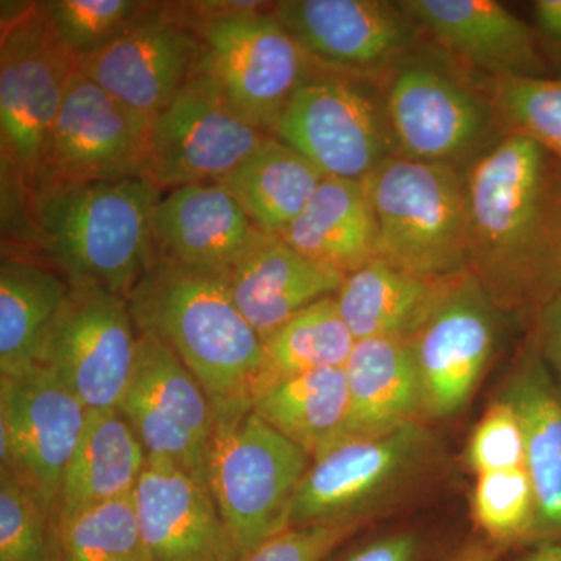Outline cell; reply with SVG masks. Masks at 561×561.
I'll list each match as a JSON object with an SVG mask.
<instances>
[{
    "mask_svg": "<svg viewBox=\"0 0 561 561\" xmlns=\"http://www.w3.org/2000/svg\"><path fill=\"white\" fill-rule=\"evenodd\" d=\"M468 273L515 319L540 317L561 291V161L504 131L465 168Z\"/></svg>",
    "mask_w": 561,
    "mask_h": 561,
    "instance_id": "cell-1",
    "label": "cell"
},
{
    "mask_svg": "<svg viewBox=\"0 0 561 561\" xmlns=\"http://www.w3.org/2000/svg\"><path fill=\"white\" fill-rule=\"evenodd\" d=\"M127 300L136 330L172 350L216 415L253 408L267 375L264 342L232 300L225 273L157 257Z\"/></svg>",
    "mask_w": 561,
    "mask_h": 561,
    "instance_id": "cell-2",
    "label": "cell"
},
{
    "mask_svg": "<svg viewBox=\"0 0 561 561\" xmlns=\"http://www.w3.org/2000/svg\"><path fill=\"white\" fill-rule=\"evenodd\" d=\"M28 192L33 238L69 286L128 298L157 260L161 191L142 176L46 183Z\"/></svg>",
    "mask_w": 561,
    "mask_h": 561,
    "instance_id": "cell-3",
    "label": "cell"
},
{
    "mask_svg": "<svg viewBox=\"0 0 561 561\" xmlns=\"http://www.w3.org/2000/svg\"><path fill=\"white\" fill-rule=\"evenodd\" d=\"M362 183L378 228V260L427 279L468 273L463 168L397 154Z\"/></svg>",
    "mask_w": 561,
    "mask_h": 561,
    "instance_id": "cell-4",
    "label": "cell"
},
{
    "mask_svg": "<svg viewBox=\"0 0 561 561\" xmlns=\"http://www.w3.org/2000/svg\"><path fill=\"white\" fill-rule=\"evenodd\" d=\"M312 460L251 409L216 415L208 486L239 560L287 529Z\"/></svg>",
    "mask_w": 561,
    "mask_h": 561,
    "instance_id": "cell-5",
    "label": "cell"
},
{
    "mask_svg": "<svg viewBox=\"0 0 561 561\" xmlns=\"http://www.w3.org/2000/svg\"><path fill=\"white\" fill-rule=\"evenodd\" d=\"M438 460L426 421L335 443L312 460L291 504L289 527L365 523L397 500Z\"/></svg>",
    "mask_w": 561,
    "mask_h": 561,
    "instance_id": "cell-6",
    "label": "cell"
},
{
    "mask_svg": "<svg viewBox=\"0 0 561 561\" xmlns=\"http://www.w3.org/2000/svg\"><path fill=\"white\" fill-rule=\"evenodd\" d=\"M273 136L334 179L365 180L398 154L382 99L364 77L319 65L291 94Z\"/></svg>",
    "mask_w": 561,
    "mask_h": 561,
    "instance_id": "cell-7",
    "label": "cell"
},
{
    "mask_svg": "<svg viewBox=\"0 0 561 561\" xmlns=\"http://www.w3.org/2000/svg\"><path fill=\"white\" fill-rule=\"evenodd\" d=\"M382 103L398 154L409 160L465 169L501 136L489 92L424 58L405 57L390 70Z\"/></svg>",
    "mask_w": 561,
    "mask_h": 561,
    "instance_id": "cell-8",
    "label": "cell"
},
{
    "mask_svg": "<svg viewBox=\"0 0 561 561\" xmlns=\"http://www.w3.org/2000/svg\"><path fill=\"white\" fill-rule=\"evenodd\" d=\"M77 69L79 62L51 31L39 2L2 18V161L27 191L38 179L44 146Z\"/></svg>",
    "mask_w": 561,
    "mask_h": 561,
    "instance_id": "cell-9",
    "label": "cell"
},
{
    "mask_svg": "<svg viewBox=\"0 0 561 561\" xmlns=\"http://www.w3.org/2000/svg\"><path fill=\"white\" fill-rule=\"evenodd\" d=\"M271 136L232 108L216 81L194 70L150 125L142 179L160 191L219 181Z\"/></svg>",
    "mask_w": 561,
    "mask_h": 561,
    "instance_id": "cell-10",
    "label": "cell"
},
{
    "mask_svg": "<svg viewBox=\"0 0 561 561\" xmlns=\"http://www.w3.org/2000/svg\"><path fill=\"white\" fill-rule=\"evenodd\" d=\"M117 411L138 435L147 463L168 465L208 485L213 402L153 335L139 332L135 370Z\"/></svg>",
    "mask_w": 561,
    "mask_h": 561,
    "instance_id": "cell-11",
    "label": "cell"
},
{
    "mask_svg": "<svg viewBox=\"0 0 561 561\" xmlns=\"http://www.w3.org/2000/svg\"><path fill=\"white\" fill-rule=\"evenodd\" d=\"M197 35L203 50L195 70L216 81L247 121L273 136L284 106L316 62L272 9L214 22Z\"/></svg>",
    "mask_w": 561,
    "mask_h": 561,
    "instance_id": "cell-12",
    "label": "cell"
},
{
    "mask_svg": "<svg viewBox=\"0 0 561 561\" xmlns=\"http://www.w3.org/2000/svg\"><path fill=\"white\" fill-rule=\"evenodd\" d=\"M138 339L127 298L101 287L69 286L41 367L88 411L117 409L135 370Z\"/></svg>",
    "mask_w": 561,
    "mask_h": 561,
    "instance_id": "cell-13",
    "label": "cell"
},
{
    "mask_svg": "<svg viewBox=\"0 0 561 561\" xmlns=\"http://www.w3.org/2000/svg\"><path fill=\"white\" fill-rule=\"evenodd\" d=\"M505 317L470 273L449 280L409 339L426 420L451 419L467 408L496 353Z\"/></svg>",
    "mask_w": 561,
    "mask_h": 561,
    "instance_id": "cell-14",
    "label": "cell"
},
{
    "mask_svg": "<svg viewBox=\"0 0 561 561\" xmlns=\"http://www.w3.org/2000/svg\"><path fill=\"white\" fill-rule=\"evenodd\" d=\"M88 408L44 367L0 376V463L55 513Z\"/></svg>",
    "mask_w": 561,
    "mask_h": 561,
    "instance_id": "cell-15",
    "label": "cell"
},
{
    "mask_svg": "<svg viewBox=\"0 0 561 561\" xmlns=\"http://www.w3.org/2000/svg\"><path fill=\"white\" fill-rule=\"evenodd\" d=\"M272 14L316 65L364 79L409 57L420 31L383 0H283Z\"/></svg>",
    "mask_w": 561,
    "mask_h": 561,
    "instance_id": "cell-16",
    "label": "cell"
},
{
    "mask_svg": "<svg viewBox=\"0 0 561 561\" xmlns=\"http://www.w3.org/2000/svg\"><path fill=\"white\" fill-rule=\"evenodd\" d=\"M202 50V39L158 2L116 39L81 60L79 70L149 133L194 73Z\"/></svg>",
    "mask_w": 561,
    "mask_h": 561,
    "instance_id": "cell-17",
    "label": "cell"
},
{
    "mask_svg": "<svg viewBox=\"0 0 561 561\" xmlns=\"http://www.w3.org/2000/svg\"><path fill=\"white\" fill-rule=\"evenodd\" d=\"M146 139L139 122L77 69L51 125L33 187L142 176Z\"/></svg>",
    "mask_w": 561,
    "mask_h": 561,
    "instance_id": "cell-18",
    "label": "cell"
},
{
    "mask_svg": "<svg viewBox=\"0 0 561 561\" xmlns=\"http://www.w3.org/2000/svg\"><path fill=\"white\" fill-rule=\"evenodd\" d=\"M151 234L158 260L225 275L273 236L262 231L217 181L161 195Z\"/></svg>",
    "mask_w": 561,
    "mask_h": 561,
    "instance_id": "cell-19",
    "label": "cell"
},
{
    "mask_svg": "<svg viewBox=\"0 0 561 561\" xmlns=\"http://www.w3.org/2000/svg\"><path fill=\"white\" fill-rule=\"evenodd\" d=\"M149 561H239L206 483L168 465L147 463L135 493Z\"/></svg>",
    "mask_w": 561,
    "mask_h": 561,
    "instance_id": "cell-20",
    "label": "cell"
},
{
    "mask_svg": "<svg viewBox=\"0 0 561 561\" xmlns=\"http://www.w3.org/2000/svg\"><path fill=\"white\" fill-rule=\"evenodd\" d=\"M421 31L446 50L500 77H545L535 32L496 0H402Z\"/></svg>",
    "mask_w": 561,
    "mask_h": 561,
    "instance_id": "cell-21",
    "label": "cell"
},
{
    "mask_svg": "<svg viewBox=\"0 0 561 561\" xmlns=\"http://www.w3.org/2000/svg\"><path fill=\"white\" fill-rule=\"evenodd\" d=\"M345 275L271 236L227 273L232 300L262 342L313 302L334 297Z\"/></svg>",
    "mask_w": 561,
    "mask_h": 561,
    "instance_id": "cell-22",
    "label": "cell"
},
{
    "mask_svg": "<svg viewBox=\"0 0 561 561\" xmlns=\"http://www.w3.org/2000/svg\"><path fill=\"white\" fill-rule=\"evenodd\" d=\"M505 398L522 421L526 471L537 502V538L561 531V397L537 341L524 351L508 376Z\"/></svg>",
    "mask_w": 561,
    "mask_h": 561,
    "instance_id": "cell-23",
    "label": "cell"
},
{
    "mask_svg": "<svg viewBox=\"0 0 561 561\" xmlns=\"http://www.w3.org/2000/svg\"><path fill=\"white\" fill-rule=\"evenodd\" d=\"M345 373L350 412L343 438L367 437L412 421H426L419 370L408 339L357 341Z\"/></svg>",
    "mask_w": 561,
    "mask_h": 561,
    "instance_id": "cell-24",
    "label": "cell"
},
{
    "mask_svg": "<svg viewBox=\"0 0 561 561\" xmlns=\"http://www.w3.org/2000/svg\"><path fill=\"white\" fill-rule=\"evenodd\" d=\"M146 467L138 435L117 409L88 412L58 491L57 526L81 512L131 496Z\"/></svg>",
    "mask_w": 561,
    "mask_h": 561,
    "instance_id": "cell-25",
    "label": "cell"
},
{
    "mask_svg": "<svg viewBox=\"0 0 561 561\" xmlns=\"http://www.w3.org/2000/svg\"><path fill=\"white\" fill-rule=\"evenodd\" d=\"M279 239L345 276L378 260V228L364 183L327 176Z\"/></svg>",
    "mask_w": 561,
    "mask_h": 561,
    "instance_id": "cell-26",
    "label": "cell"
},
{
    "mask_svg": "<svg viewBox=\"0 0 561 561\" xmlns=\"http://www.w3.org/2000/svg\"><path fill=\"white\" fill-rule=\"evenodd\" d=\"M451 279L421 278L375 260L346 275L334 297L356 341H409L434 311Z\"/></svg>",
    "mask_w": 561,
    "mask_h": 561,
    "instance_id": "cell-27",
    "label": "cell"
},
{
    "mask_svg": "<svg viewBox=\"0 0 561 561\" xmlns=\"http://www.w3.org/2000/svg\"><path fill=\"white\" fill-rule=\"evenodd\" d=\"M69 284L27 260L0 264V376H18L43 364L51 327Z\"/></svg>",
    "mask_w": 561,
    "mask_h": 561,
    "instance_id": "cell-28",
    "label": "cell"
},
{
    "mask_svg": "<svg viewBox=\"0 0 561 561\" xmlns=\"http://www.w3.org/2000/svg\"><path fill=\"white\" fill-rule=\"evenodd\" d=\"M253 411L316 460L345 435L350 412L345 367L273 382L257 394Z\"/></svg>",
    "mask_w": 561,
    "mask_h": 561,
    "instance_id": "cell-29",
    "label": "cell"
},
{
    "mask_svg": "<svg viewBox=\"0 0 561 561\" xmlns=\"http://www.w3.org/2000/svg\"><path fill=\"white\" fill-rule=\"evenodd\" d=\"M324 179L327 175L308 158L271 136L217 183L230 191L262 231L279 238Z\"/></svg>",
    "mask_w": 561,
    "mask_h": 561,
    "instance_id": "cell-30",
    "label": "cell"
},
{
    "mask_svg": "<svg viewBox=\"0 0 561 561\" xmlns=\"http://www.w3.org/2000/svg\"><path fill=\"white\" fill-rule=\"evenodd\" d=\"M356 342L335 297L313 302L265 339L264 389L302 373L345 367Z\"/></svg>",
    "mask_w": 561,
    "mask_h": 561,
    "instance_id": "cell-31",
    "label": "cell"
},
{
    "mask_svg": "<svg viewBox=\"0 0 561 561\" xmlns=\"http://www.w3.org/2000/svg\"><path fill=\"white\" fill-rule=\"evenodd\" d=\"M60 561H149L131 496L58 524Z\"/></svg>",
    "mask_w": 561,
    "mask_h": 561,
    "instance_id": "cell-32",
    "label": "cell"
},
{
    "mask_svg": "<svg viewBox=\"0 0 561 561\" xmlns=\"http://www.w3.org/2000/svg\"><path fill=\"white\" fill-rule=\"evenodd\" d=\"M472 518L494 548L535 540L537 502L526 468L478 476Z\"/></svg>",
    "mask_w": 561,
    "mask_h": 561,
    "instance_id": "cell-33",
    "label": "cell"
},
{
    "mask_svg": "<svg viewBox=\"0 0 561 561\" xmlns=\"http://www.w3.org/2000/svg\"><path fill=\"white\" fill-rule=\"evenodd\" d=\"M139 0H49L39 2L44 16L62 46L84 60L157 7Z\"/></svg>",
    "mask_w": 561,
    "mask_h": 561,
    "instance_id": "cell-34",
    "label": "cell"
},
{
    "mask_svg": "<svg viewBox=\"0 0 561 561\" xmlns=\"http://www.w3.org/2000/svg\"><path fill=\"white\" fill-rule=\"evenodd\" d=\"M0 561H60L55 513L11 471H0Z\"/></svg>",
    "mask_w": 561,
    "mask_h": 561,
    "instance_id": "cell-35",
    "label": "cell"
},
{
    "mask_svg": "<svg viewBox=\"0 0 561 561\" xmlns=\"http://www.w3.org/2000/svg\"><path fill=\"white\" fill-rule=\"evenodd\" d=\"M489 94L505 131L529 136L561 161V79L500 77Z\"/></svg>",
    "mask_w": 561,
    "mask_h": 561,
    "instance_id": "cell-36",
    "label": "cell"
},
{
    "mask_svg": "<svg viewBox=\"0 0 561 561\" xmlns=\"http://www.w3.org/2000/svg\"><path fill=\"white\" fill-rule=\"evenodd\" d=\"M467 461L478 476L526 468L522 421L505 398L491 402L476 424L468 440Z\"/></svg>",
    "mask_w": 561,
    "mask_h": 561,
    "instance_id": "cell-37",
    "label": "cell"
},
{
    "mask_svg": "<svg viewBox=\"0 0 561 561\" xmlns=\"http://www.w3.org/2000/svg\"><path fill=\"white\" fill-rule=\"evenodd\" d=\"M365 526L334 523L287 527L239 561H328Z\"/></svg>",
    "mask_w": 561,
    "mask_h": 561,
    "instance_id": "cell-38",
    "label": "cell"
},
{
    "mask_svg": "<svg viewBox=\"0 0 561 561\" xmlns=\"http://www.w3.org/2000/svg\"><path fill=\"white\" fill-rule=\"evenodd\" d=\"M342 548L328 561H426L430 551L426 538L411 529L376 535L345 551Z\"/></svg>",
    "mask_w": 561,
    "mask_h": 561,
    "instance_id": "cell-39",
    "label": "cell"
},
{
    "mask_svg": "<svg viewBox=\"0 0 561 561\" xmlns=\"http://www.w3.org/2000/svg\"><path fill=\"white\" fill-rule=\"evenodd\" d=\"M538 348L561 375V291L538 317Z\"/></svg>",
    "mask_w": 561,
    "mask_h": 561,
    "instance_id": "cell-40",
    "label": "cell"
},
{
    "mask_svg": "<svg viewBox=\"0 0 561 561\" xmlns=\"http://www.w3.org/2000/svg\"><path fill=\"white\" fill-rule=\"evenodd\" d=\"M534 13L541 38L561 47V0H538Z\"/></svg>",
    "mask_w": 561,
    "mask_h": 561,
    "instance_id": "cell-41",
    "label": "cell"
},
{
    "mask_svg": "<svg viewBox=\"0 0 561 561\" xmlns=\"http://www.w3.org/2000/svg\"><path fill=\"white\" fill-rule=\"evenodd\" d=\"M502 549L494 548L493 545H470L453 552L440 561H497L500 560Z\"/></svg>",
    "mask_w": 561,
    "mask_h": 561,
    "instance_id": "cell-42",
    "label": "cell"
},
{
    "mask_svg": "<svg viewBox=\"0 0 561 561\" xmlns=\"http://www.w3.org/2000/svg\"><path fill=\"white\" fill-rule=\"evenodd\" d=\"M523 561H561V542H541Z\"/></svg>",
    "mask_w": 561,
    "mask_h": 561,
    "instance_id": "cell-43",
    "label": "cell"
}]
</instances>
